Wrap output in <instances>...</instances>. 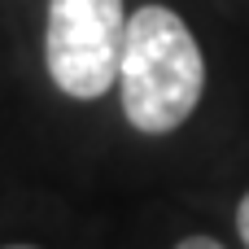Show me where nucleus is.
Here are the masks:
<instances>
[{
	"label": "nucleus",
	"mask_w": 249,
	"mask_h": 249,
	"mask_svg": "<svg viewBox=\"0 0 249 249\" xmlns=\"http://www.w3.org/2000/svg\"><path fill=\"white\" fill-rule=\"evenodd\" d=\"M123 114L144 136L184 127L206 92V61L188 22L166 4H144L127 18L118 61Z\"/></svg>",
	"instance_id": "obj_1"
},
{
	"label": "nucleus",
	"mask_w": 249,
	"mask_h": 249,
	"mask_svg": "<svg viewBox=\"0 0 249 249\" xmlns=\"http://www.w3.org/2000/svg\"><path fill=\"white\" fill-rule=\"evenodd\" d=\"M127 39L123 0H48L44 61L48 79L74 96L96 101L114 88Z\"/></svg>",
	"instance_id": "obj_2"
},
{
	"label": "nucleus",
	"mask_w": 249,
	"mask_h": 249,
	"mask_svg": "<svg viewBox=\"0 0 249 249\" xmlns=\"http://www.w3.org/2000/svg\"><path fill=\"white\" fill-rule=\"evenodd\" d=\"M236 232H241V241L249 249V193L241 197V206H236Z\"/></svg>",
	"instance_id": "obj_3"
},
{
	"label": "nucleus",
	"mask_w": 249,
	"mask_h": 249,
	"mask_svg": "<svg viewBox=\"0 0 249 249\" xmlns=\"http://www.w3.org/2000/svg\"><path fill=\"white\" fill-rule=\"evenodd\" d=\"M175 249H223L214 236H188V241H179Z\"/></svg>",
	"instance_id": "obj_4"
},
{
	"label": "nucleus",
	"mask_w": 249,
	"mask_h": 249,
	"mask_svg": "<svg viewBox=\"0 0 249 249\" xmlns=\"http://www.w3.org/2000/svg\"><path fill=\"white\" fill-rule=\"evenodd\" d=\"M9 249H35V245H9Z\"/></svg>",
	"instance_id": "obj_5"
}]
</instances>
